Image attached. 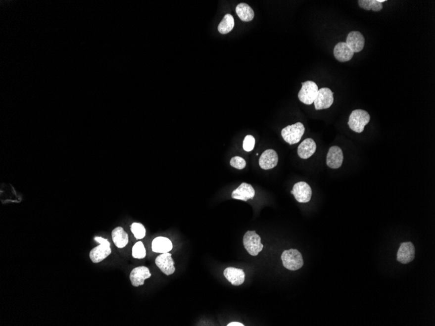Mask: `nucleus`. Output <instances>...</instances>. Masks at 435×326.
Returning <instances> with one entry per match:
<instances>
[{"mask_svg":"<svg viewBox=\"0 0 435 326\" xmlns=\"http://www.w3.org/2000/svg\"><path fill=\"white\" fill-rule=\"evenodd\" d=\"M346 43L354 53L360 52L364 49L365 39L360 32L353 31L348 34Z\"/></svg>","mask_w":435,"mask_h":326,"instance_id":"obj_14","label":"nucleus"},{"mask_svg":"<svg viewBox=\"0 0 435 326\" xmlns=\"http://www.w3.org/2000/svg\"><path fill=\"white\" fill-rule=\"evenodd\" d=\"M333 92L329 88H323L318 91L314 101L315 108L317 110L328 109L334 102Z\"/></svg>","mask_w":435,"mask_h":326,"instance_id":"obj_7","label":"nucleus"},{"mask_svg":"<svg viewBox=\"0 0 435 326\" xmlns=\"http://www.w3.org/2000/svg\"><path fill=\"white\" fill-rule=\"evenodd\" d=\"M317 145L314 140L307 138L300 144L298 147L299 157L302 159L310 158L316 151Z\"/></svg>","mask_w":435,"mask_h":326,"instance_id":"obj_18","label":"nucleus"},{"mask_svg":"<svg viewBox=\"0 0 435 326\" xmlns=\"http://www.w3.org/2000/svg\"><path fill=\"white\" fill-rule=\"evenodd\" d=\"M151 274L150 273L149 268L145 266H139L133 270L130 274V279L132 284L135 287L143 285L145 280L150 278Z\"/></svg>","mask_w":435,"mask_h":326,"instance_id":"obj_12","label":"nucleus"},{"mask_svg":"<svg viewBox=\"0 0 435 326\" xmlns=\"http://www.w3.org/2000/svg\"><path fill=\"white\" fill-rule=\"evenodd\" d=\"M370 115L368 111L363 109H356L350 113L348 125L352 131L362 133L364 128L370 121Z\"/></svg>","mask_w":435,"mask_h":326,"instance_id":"obj_1","label":"nucleus"},{"mask_svg":"<svg viewBox=\"0 0 435 326\" xmlns=\"http://www.w3.org/2000/svg\"><path fill=\"white\" fill-rule=\"evenodd\" d=\"M255 193V189L252 186L243 183L236 190L233 191L232 197L234 199L247 201L248 199H252L254 197Z\"/></svg>","mask_w":435,"mask_h":326,"instance_id":"obj_15","label":"nucleus"},{"mask_svg":"<svg viewBox=\"0 0 435 326\" xmlns=\"http://www.w3.org/2000/svg\"><path fill=\"white\" fill-rule=\"evenodd\" d=\"M379 1L381 3H383V2H386V0H379Z\"/></svg>","mask_w":435,"mask_h":326,"instance_id":"obj_29","label":"nucleus"},{"mask_svg":"<svg viewBox=\"0 0 435 326\" xmlns=\"http://www.w3.org/2000/svg\"><path fill=\"white\" fill-rule=\"evenodd\" d=\"M354 54V51L349 48L346 43H338L334 49L335 58L342 63L350 61L353 57Z\"/></svg>","mask_w":435,"mask_h":326,"instance_id":"obj_17","label":"nucleus"},{"mask_svg":"<svg viewBox=\"0 0 435 326\" xmlns=\"http://www.w3.org/2000/svg\"><path fill=\"white\" fill-rule=\"evenodd\" d=\"M235 26L234 18L232 14H227L222 20L218 30L221 34H227L232 32Z\"/></svg>","mask_w":435,"mask_h":326,"instance_id":"obj_22","label":"nucleus"},{"mask_svg":"<svg viewBox=\"0 0 435 326\" xmlns=\"http://www.w3.org/2000/svg\"><path fill=\"white\" fill-rule=\"evenodd\" d=\"M358 5L362 9L366 11L379 12L383 9V4L379 1V0H359L358 1Z\"/></svg>","mask_w":435,"mask_h":326,"instance_id":"obj_23","label":"nucleus"},{"mask_svg":"<svg viewBox=\"0 0 435 326\" xmlns=\"http://www.w3.org/2000/svg\"><path fill=\"white\" fill-rule=\"evenodd\" d=\"M231 166L238 169H242L246 167V163L244 158L235 156L230 161Z\"/></svg>","mask_w":435,"mask_h":326,"instance_id":"obj_27","label":"nucleus"},{"mask_svg":"<svg viewBox=\"0 0 435 326\" xmlns=\"http://www.w3.org/2000/svg\"><path fill=\"white\" fill-rule=\"evenodd\" d=\"M225 278L234 286L241 285L244 283L245 273L243 270L234 267L227 268L224 270Z\"/></svg>","mask_w":435,"mask_h":326,"instance_id":"obj_16","label":"nucleus"},{"mask_svg":"<svg viewBox=\"0 0 435 326\" xmlns=\"http://www.w3.org/2000/svg\"><path fill=\"white\" fill-rule=\"evenodd\" d=\"M414 257H415V247L413 243H402L397 251V261L402 264H408L413 261Z\"/></svg>","mask_w":435,"mask_h":326,"instance_id":"obj_10","label":"nucleus"},{"mask_svg":"<svg viewBox=\"0 0 435 326\" xmlns=\"http://www.w3.org/2000/svg\"><path fill=\"white\" fill-rule=\"evenodd\" d=\"M296 201L301 203H308L310 201L312 190L308 184L305 182H299L294 185L291 191Z\"/></svg>","mask_w":435,"mask_h":326,"instance_id":"obj_8","label":"nucleus"},{"mask_svg":"<svg viewBox=\"0 0 435 326\" xmlns=\"http://www.w3.org/2000/svg\"><path fill=\"white\" fill-rule=\"evenodd\" d=\"M255 140L253 136L251 135L246 136L243 141V148L245 151L251 152L254 148Z\"/></svg>","mask_w":435,"mask_h":326,"instance_id":"obj_26","label":"nucleus"},{"mask_svg":"<svg viewBox=\"0 0 435 326\" xmlns=\"http://www.w3.org/2000/svg\"><path fill=\"white\" fill-rule=\"evenodd\" d=\"M172 248V242L168 238H165V237H157L152 241V249L154 252L168 253L170 252Z\"/></svg>","mask_w":435,"mask_h":326,"instance_id":"obj_19","label":"nucleus"},{"mask_svg":"<svg viewBox=\"0 0 435 326\" xmlns=\"http://www.w3.org/2000/svg\"><path fill=\"white\" fill-rule=\"evenodd\" d=\"M278 162L277 152L273 149L266 150L259 158V164L261 169L268 170L275 168Z\"/></svg>","mask_w":435,"mask_h":326,"instance_id":"obj_13","label":"nucleus"},{"mask_svg":"<svg viewBox=\"0 0 435 326\" xmlns=\"http://www.w3.org/2000/svg\"><path fill=\"white\" fill-rule=\"evenodd\" d=\"M227 326H244V325H243L242 324H241L240 323H237V322H234V323L228 324V325Z\"/></svg>","mask_w":435,"mask_h":326,"instance_id":"obj_28","label":"nucleus"},{"mask_svg":"<svg viewBox=\"0 0 435 326\" xmlns=\"http://www.w3.org/2000/svg\"><path fill=\"white\" fill-rule=\"evenodd\" d=\"M305 132L304 125L296 123L294 125H289L282 131V136L284 140L290 145H294L300 141Z\"/></svg>","mask_w":435,"mask_h":326,"instance_id":"obj_4","label":"nucleus"},{"mask_svg":"<svg viewBox=\"0 0 435 326\" xmlns=\"http://www.w3.org/2000/svg\"><path fill=\"white\" fill-rule=\"evenodd\" d=\"M95 240L100 243V245L93 249L90 253V259L94 263H98L108 257L112 253L110 243L106 239L97 236Z\"/></svg>","mask_w":435,"mask_h":326,"instance_id":"obj_3","label":"nucleus"},{"mask_svg":"<svg viewBox=\"0 0 435 326\" xmlns=\"http://www.w3.org/2000/svg\"><path fill=\"white\" fill-rule=\"evenodd\" d=\"M282 261L284 267L291 271H296L304 265L302 255L294 249L284 251L282 255Z\"/></svg>","mask_w":435,"mask_h":326,"instance_id":"obj_2","label":"nucleus"},{"mask_svg":"<svg viewBox=\"0 0 435 326\" xmlns=\"http://www.w3.org/2000/svg\"><path fill=\"white\" fill-rule=\"evenodd\" d=\"M302 88L298 93L299 100L305 104H312L318 93V86L313 81L302 82Z\"/></svg>","mask_w":435,"mask_h":326,"instance_id":"obj_6","label":"nucleus"},{"mask_svg":"<svg viewBox=\"0 0 435 326\" xmlns=\"http://www.w3.org/2000/svg\"><path fill=\"white\" fill-rule=\"evenodd\" d=\"M155 264L166 276L172 275L175 272L174 261L172 259V254L169 252L158 256L155 260Z\"/></svg>","mask_w":435,"mask_h":326,"instance_id":"obj_9","label":"nucleus"},{"mask_svg":"<svg viewBox=\"0 0 435 326\" xmlns=\"http://www.w3.org/2000/svg\"><path fill=\"white\" fill-rule=\"evenodd\" d=\"M243 244L245 249L251 256H257L263 249L261 242V237L255 231H247L243 237Z\"/></svg>","mask_w":435,"mask_h":326,"instance_id":"obj_5","label":"nucleus"},{"mask_svg":"<svg viewBox=\"0 0 435 326\" xmlns=\"http://www.w3.org/2000/svg\"><path fill=\"white\" fill-rule=\"evenodd\" d=\"M343 161V154L341 148L338 146L330 148L327 156V166L332 169H338L341 166Z\"/></svg>","mask_w":435,"mask_h":326,"instance_id":"obj_11","label":"nucleus"},{"mask_svg":"<svg viewBox=\"0 0 435 326\" xmlns=\"http://www.w3.org/2000/svg\"><path fill=\"white\" fill-rule=\"evenodd\" d=\"M236 12L239 18L243 22H250L254 18L253 9L247 3H239L236 7Z\"/></svg>","mask_w":435,"mask_h":326,"instance_id":"obj_21","label":"nucleus"},{"mask_svg":"<svg viewBox=\"0 0 435 326\" xmlns=\"http://www.w3.org/2000/svg\"><path fill=\"white\" fill-rule=\"evenodd\" d=\"M131 230L136 238L140 240L145 236L146 231L145 228L140 223H133L131 226Z\"/></svg>","mask_w":435,"mask_h":326,"instance_id":"obj_24","label":"nucleus"},{"mask_svg":"<svg viewBox=\"0 0 435 326\" xmlns=\"http://www.w3.org/2000/svg\"><path fill=\"white\" fill-rule=\"evenodd\" d=\"M112 236L113 243L118 248H123L129 242V236L121 227L113 230Z\"/></svg>","mask_w":435,"mask_h":326,"instance_id":"obj_20","label":"nucleus"},{"mask_svg":"<svg viewBox=\"0 0 435 326\" xmlns=\"http://www.w3.org/2000/svg\"><path fill=\"white\" fill-rule=\"evenodd\" d=\"M146 250L145 247L142 242H138L135 243L133 247V257L135 259H142L145 258Z\"/></svg>","mask_w":435,"mask_h":326,"instance_id":"obj_25","label":"nucleus"}]
</instances>
